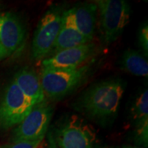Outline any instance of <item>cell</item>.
<instances>
[{"mask_svg": "<svg viewBox=\"0 0 148 148\" xmlns=\"http://www.w3.org/2000/svg\"><path fill=\"white\" fill-rule=\"evenodd\" d=\"M138 42L143 49L144 56L147 58L148 55V26L147 23H143L138 33Z\"/></svg>", "mask_w": 148, "mask_h": 148, "instance_id": "17", "label": "cell"}, {"mask_svg": "<svg viewBox=\"0 0 148 148\" xmlns=\"http://www.w3.org/2000/svg\"><path fill=\"white\" fill-rule=\"evenodd\" d=\"M25 36L26 29L19 16L11 12L0 14V61L19 49Z\"/></svg>", "mask_w": 148, "mask_h": 148, "instance_id": "8", "label": "cell"}, {"mask_svg": "<svg viewBox=\"0 0 148 148\" xmlns=\"http://www.w3.org/2000/svg\"><path fill=\"white\" fill-rule=\"evenodd\" d=\"M63 12L58 8L48 11L40 21L32 39V58L40 60L49 56L62 27Z\"/></svg>", "mask_w": 148, "mask_h": 148, "instance_id": "6", "label": "cell"}, {"mask_svg": "<svg viewBox=\"0 0 148 148\" xmlns=\"http://www.w3.org/2000/svg\"><path fill=\"white\" fill-rule=\"evenodd\" d=\"M91 41L88 40L73 27L62 21V27L49 55L58 53L64 49L77 47Z\"/></svg>", "mask_w": 148, "mask_h": 148, "instance_id": "12", "label": "cell"}, {"mask_svg": "<svg viewBox=\"0 0 148 148\" xmlns=\"http://www.w3.org/2000/svg\"><path fill=\"white\" fill-rule=\"evenodd\" d=\"M123 148H140L138 147H133V146H123Z\"/></svg>", "mask_w": 148, "mask_h": 148, "instance_id": "18", "label": "cell"}, {"mask_svg": "<svg viewBox=\"0 0 148 148\" xmlns=\"http://www.w3.org/2000/svg\"><path fill=\"white\" fill-rule=\"evenodd\" d=\"M91 63L75 69L42 68L40 80L45 95L52 101L69 95L87 79Z\"/></svg>", "mask_w": 148, "mask_h": 148, "instance_id": "3", "label": "cell"}, {"mask_svg": "<svg viewBox=\"0 0 148 148\" xmlns=\"http://www.w3.org/2000/svg\"><path fill=\"white\" fill-rule=\"evenodd\" d=\"M119 65L123 71L137 77H147L148 62L147 58L141 53L128 49L122 54Z\"/></svg>", "mask_w": 148, "mask_h": 148, "instance_id": "13", "label": "cell"}, {"mask_svg": "<svg viewBox=\"0 0 148 148\" xmlns=\"http://www.w3.org/2000/svg\"><path fill=\"white\" fill-rule=\"evenodd\" d=\"M131 117L135 127L148 122L147 89L143 90L135 99L131 108Z\"/></svg>", "mask_w": 148, "mask_h": 148, "instance_id": "14", "label": "cell"}, {"mask_svg": "<svg viewBox=\"0 0 148 148\" xmlns=\"http://www.w3.org/2000/svg\"><path fill=\"white\" fill-rule=\"evenodd\" d=\"M51 148H94L96 134L83 119L70 115L57 123L49 132Z\"/></svg>", "mask_w": 148, "mask_h": 148, "instance_id": "2", "label": "cell"}, {"mask_svg": "<svg viewBox=\"0 0 148 148\" xmlns=\"http://www.w3.org/2000/svg\"><path fill=\"white\" fill-rule=\"evenodd\" d=\"M125 88V82L119 78L94 83L75 101L74 110L106 126L116 117Z\"/></svg>", "mask_w": 148, "mask_h": 148, "instance_id": "1", "label": "cell"}, {"mask_svg": "<svg viewBox=\"0 0 148 148\" xmlns=\"http://www.w3.org/2000/svg\"><path fill=\"white\" fill-rule=\"evenodd\" d=\"M97 7L95 3H84L76 5L62 14V21L73 27L88 40L95 35Z\"/></svg>", "mask_w": 148, "mask_h": 148, "instance_id": "10", "label": "cell"}, {"mask_svg": "<svg viewBox=\"0 0 148 148\" xmlns=\"http://www.w3.org/2000/svg\"><path fill=\"white\" fill-rule=\"evenodd\" d=\"M134 139L136 143L147 147L148 143V122L135 127Z\"/></svg>", "mask_w": 148, "mask_h": 148, "instance_id": "15", "label": "cell"}, {"mask_svg": "<svg viewBox=\"0 0 148 148\" xmlns=\"http://www.w3.org/2000/svg\"><path fill=\"white\" fill-rule=\"evenodd\" d=\"M42 141H12L10 143L0 146V148H39Z\"/></svg>", "mask_w": 148, "mask_h": 148, "instance_id": "16", "label": "cell"}, {"mask_svg": "<svg viewBox=\"0 0 148 148\" xmlns=\"http://www.w3.org/2000/svg\"><path fill=\"white\" fill-rule=\"evenodd\" d=\"M94 3L100 12L104 41L107 45L114 42L129 21V3L125 0H97Z\"/></svg>", "mask_w": 148, "mask_h": 148, "instance_id": "4", "label": "cell"}, {"mask_svg": "<svg viewBox=\"0 0 148 148\" xmlns=\"http://www.w3.org/2000/svg\"><path fill=\"white\" fill-rule=\"evenodd\" d=\"M53 114V105L46 99L34 105L30 113L13 129L12 141L43 140L48 132Z\"/></svg>", "mask_w": 148, "mask_h": 148, "instance_id": "5", "label": "cell"}, {"mask_svg": "<svg viewBox=\"0 0 148 148\" xmlns=\"http://www.w3.org/2000/svg\"><path fill=\"white\" fill-rule=\"evenodd\" d=\"M96 46L94 43H87L77 47L64 49L49 55L42 61L44 69H75L86 63L95 54Z\"/></svg>", "mask_w": 148, "mask_h": 148, "instance_id": "9", "label": "cell"}, {"mask_svg": "<svg viewBox=\"0 0 148 148\" xmlns=\"http://www.w3.org/2000/svg\"><path fill=\"white\" fill-rule=\"evenodd\" d=\"M13 81L33 106L45 99L40 77L33 69L28 67L20 69L15 74Z\"/></svg>", "mask_w": 148, "mask_h": 148, "instance_id": "11", "label": "cell"}, {"mask_svg": "<svg viewBox=\"0 0 148 148\" xmlns=\"http://www.w3.org/2000/svg\"><path fill=\"white\" fill-rule=\"evenodd\" d=\"M33 104L12 80L7 86L0 99V128L15 127L30 113Z\"/></svg>", "mask_w": 148, "mask_h": 148, "instance_id": "7", "label": "cell"}]
</instances>
